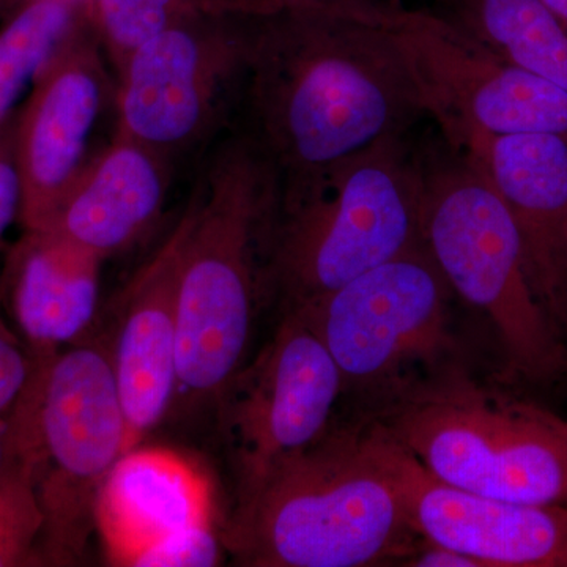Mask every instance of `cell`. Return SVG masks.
I'll return each mask as SVG.
<instances>
[{"label":"cell","mask_w":567,"mask_h":567,"mask_svg":"<svg viewBox=\"0 0 567 567\" xmlns=\"http://www.w3.org/2000/svg\"><path fill=\"white\" fill-rule=\"evenodd\" d=\"M238 107L279 183V212L317 196L377 142L425 117L386 25L322 9L252 17Z\"/></svg>","instance_id":"cell-1"},{"label":"cell","mask_w":567,"mask_h":567,"mask_svg":"<svg viewBox=\"0 0 567 567\" xmlns=\"http://www.w3.org/2000/svg\"><path fill=\"white\" fill-rule=\"evenodd\" d=\"M399 456L374 417L328 429L237 495L223 546L249 567L404 565L420 536Z\"/></svg>","instance_id":"cell-2"},{"label":"cell","mask_w":567,"mask_h":567,"mask_svg":"<svg viewBox=\"0 0 567 567\" xmlns=\"http://www.w3.org/2000/svg\"><path fill=\"white\" fill-rule=\"evenodd\" d=\"M279 183L244 132L213 151L189 197L193 218L178 282L177 393L169 417L215 413L248 361L267 297Z\"/></svg>","instance_id":"cell-3"},{"label":"cell","mask_w":567,"mask_h":567,"mask_svg":"<svg viewBox=\"0 0 567 567\" xmlns=\"http://www.w3.org/2000/svg\"><path fill=\"white\" fill-rule=\"evenodd\" d=\"M10 420L14 451L31 465L43 513L40 565H80L104 484L130 451L107 338L85 336L35 358Z\"/></svg>","instance_id":"cell-4"},{"label":"cell","mask_w":567,"mask_h":567,"mask_svg":"<svg viewBox=\"0 0 567 567\" xmlns=\"http://www.w3.org/2000/svg\"><path fill=\"white\" fill-rule=\"evenodd\" d=\"M415 148L421 230L436 267L494 324L517 374L555 379L567 365L565 344L529 286L505 200L484 167L439 132L424 133Z\"/></svg>","instance_id":"cell-5"},{"label":"cell","mask_w":567,"mask_h":567,"mask_svg":"<svg viewBox=\"0 0 567 567\" xmlns=\"http://www.w3.org/2000/svg\"><path fill=\"white\" fill-rule=\"evenodd\" d=\"M371 417L436 480L475 494L567 505V421L550 410L435 372Z\"/></svg>","instance_id":"cell-6"},{"label":"cell","mask_w":567,"mask_h":567,"mask_svg":"<svg viewBox=\"0 0 567 567\" xmlns=\"http://www.w3.org/2000/svg\"><path fill=\"white\" fill-rule=\"evenodd\" d=\"M421 245L415 137H385L350 159L317 196L279 212L267 297L282 309L312 303Z\"/></svg>","instance_id":"cell-7"},{"label":"cell","mask_w":567,"mask_h":567,"mask_svg":"<svg viewBox=\"0 0 567 567\" xmlns=\"http://www.w3.org/2000/svg\"><path fill=\"white\" fill-rule=\"evenodd\" d=\"M453 289L425 245L357 276L305 309L344 382L383 402L451 349Z\"/></svg>","instance_id":"cell-8"},{"label":"cell","mask_w":567,"mask_h":567,"mask_svg":"<svg viewBox=\"0 0 567 567\" xmlns=\"http://www.w3.org/2000/svg\"><path fill=\"white\" fill-rule=\"evenodd\" d=\"M252 17L177 18L134 52L117 81L115 132L175 162L238 107Z\"/></svg>","instance_id":"cell-9"},{"label":"cell","mask_w":567,"mask_h":567,"mask_svg":"<svg viewBox=\"0 0 567 567\" xmlns=\"http://www.w3.org/2000/svg\"><path fill=\"white\" fill-rule=\"evenodd\" d=\"M391 35L424 112L453 147L480 134L567 137V92L503 61L435 11L395 9Z\"/></svg>","instance_id":"cell-10"},{"label":"cell","mask_w":567,"mask_h":567,"mask_svg":"<svg viewBox=\"0 0 567 567\" xmlns=\"http://www.w3.org/2000/svg\"><path fill=\"white\" fill-rule=\"evenodd\" d=\"M344 382L305 309L281 323L230 380L215 415L237 477V495L331 427Z\"/></svg>","instance_id":"cell-11"},{"label":"cell","mask_w":567,"mask_h":567,"mask_svg":"<svg viewBox=\"0 0 567 567\" xmlns=\"http://www.w3.org/2000/svg\"><path fill=\"white\" fill-rule=\"evenodd\" d=\"M91 21L48 63L14 122L24 230L50 227L87 169L104 117L115 106L112 81Z\"/></svg>","instance_id":"cell-12"},{"label":"cell","mask_w":567,"mask_h":567,"mask_svg":"<svg viewBox=\"0 0 567 567\" xmlns=\"http://www.w3.org/2000/svg\"><path fill=\"white\" fill-rule=\"evenodd\" d=\"M192 205L115 298L110 342L130 450L171 415L177 393L178 282Z\"/></svg>","instance_id":"cell-13"},{"label":"cell","mask_w":567,"mask_h":567,"mask_svg":"<svg viewBox=\"0 0 567 567\" xmlns=\"http://www.w3.org/2000/svg\"><path fill=\"white\" fill-rule=\"evenodd\" d=\"M399 466L420 539L470 555L483 567H567L566 505L507 502L451 486L402 446Z\"/></svg>","instance_id":"cell-14"},{"label":"cell","mask_w":567,"mask_h":567,"mask_svg":"<svg viewBox=\"0 0 567 567\" xmlns=\"http://www.w3.org/2000/svg\"><path fill=\"white\" fill-rule=\"evenodd\" d=\"M465 153L505 200L520 238L529 286L548 320L567 330V137L480 134Z\"/></svg>","instance_id":"cell-15"},{"label":"cell","mask_w":567,"mask_h":567,"mask_svg":"<svg viewBox=\"0 0 567 567\" xmlns=\"http://www.w3.org/2000/svg\"><path fill=\"white\" fill-rule=\"evenodd\" d=\"M91 249L54 230H24L3 270V298L35 358L85 338L99 312L102 265Z\"/></svg>","instance_id":"cell-16"},{"label":"cell","mask_w":567,"mask_h":567,"mask_svg":"<svg viewBox=\"0 0 567 567\" xmlns=\"http://www.w3.org/2000/svg\"><path fill=\"white\" fill-rule=\"evenodd\" d=\"M173 167L158 152L114 130L44 230L103 260L128 251L162 218Z\"/></svg>","instance_id":"cell-17"},{"label":"cell","mask_w":567,"mask_h":567,"mask_svg":"<svg viewBox=\"0 0 567 567\" xmlns=\"http://www.w3.org/2000/svg\"><path fill=\"white\" fill-rule=\"evenodd\" d=\"M204 527H212L207 484L166 451L130 450L100 495L96 529L117 565L141 566L153 548Z\"/></svg>","instance_id":"cell-18"},{"label":"cell","mask_w":567,"mask_h":567,"mask_svg":"<svg viewBox=\"0 0 567 567\" xmlns=\"http://www.w3.org/2000/svg\"><path fill=\"white\" fill-rule=\"evenodd\" d=\"M435 13L503 61L567 92V29L540 0H439Z\"/></svg>","instance_id":"cell-19"},{"label":"cell","mask_w":567,"mask_h":567,"mask_svg":"<svg viewBox=\"0 0 567 567\" xmlns=\"http://www.w3.org/2000/svg\"><path fill=\"white\" fill-rule=\"evenodd\" d=\"M89 24L85 0H20L0 24V136L48 63Z\"/></svg>","instance_id":"cell-20"},{"label":"cell","mask_w":567,"mask_h":567,"mask_svg":"<svg viewBox=\"0 0 567 567\" xmlns=\"http://www.w3.org/2000/svg\"><path fill=\"white\" fill-rule=\"evenodd\" d=\"M41 532L43 513L31 465L13 450L9 468L0 477V567L40 565Z\"/></svg>","instance_id":"cell-21"},{"label":"cell","mask_w":567,"mask_h":567,"mask_svg":"<svg viewBox=\"0 0 567 567\" xmlns=\"http://www.w3.org/2000/svg\"><path fill=\"white\" fill-rule=\"evenodd\" d=\"M85 6L115 78L142 44L177 20L152 0H85Z\"/></svg>","instance_id":"cell-22"},{"label":"cell","mask_w":567,"mask_h":567,"mask_svg":"<svg viewBox=\"0 0 567 567\" xmlns=\"http://www.w3.org/2000/svg\"><path fill=\"white\" fill-rule=\"evenodd\" d=\"M230 3L244 17H260L284 9H322L375 25H388L398 9V3L386 0H230Z\"/></svg>","instance_id":"cell-23"},{"label":"cell","mask_w":567,"mask_h":567,"mask_svg":"<svg viewBox=\"0 0 567 567\" xmlns=\"http://www.w3.org/2000/svg\"><path fill=\"white\" fill-rule=\"evenodd\" d=\"M35 371V358L0 316V416L20 401Z\"/></svg>","instance_id":"cell-24"},{"label":"cell","mask_w":567,"mask_h":567,"mask_svg":"<svg viewBox=\"0 0 567 567\" xmlns=\"http://www.w3.org/2000/svg\"><path fill=\"white\" fill-rule=\"evenodd\" d=\"M17 122V121H14ZM21 178L14 152V123L0 136V246L21 215Z\"/></svg>","instance_id":"cell-25"},{"label":"cell","mask_w":567,"mask_h":567,"mask_svg":"<svg viewBox=\"0 0 567 567\" xmlns=\"http://www.w3.org/2000/svg\"><path fill=\"white\" fill-rule=\"evenodd\" d=\"M404 566L413 567H483L480 561L462 551L420 539Z\"/></svg>","instance_id":"cell-26"},{"label":"cell","mask_w":567,"mask_h":567,"mask_svg":"<svg viewBox=\"0 0 567 567\" xmlns=\"http://www.w3.org/2000/svg\"><path fill=\"white\" fill-rule=\"evenodd\" d=\"M174 18L193 14H238L230 0H152ZM241 17V14H240Z\"/></svg>","instance_id":"cell-27"},{"label":"cell","mask_w":567,"mask_h":567,"mask_svg":"<svg viewBox=\"0 0 567 567\" xmlns=\"http://www.w3.org/2000/svg\"><path fill=\"white\" fill-rule=\"evenodd\" d=\"M13 458V432H11L10 413L0 416V477L9 468Z\"/></svg>","instance_id":"cell-28"},{"label":"cell","mask_w":567,"mask_h":567,"mask_svg":"<svg viewBox=\"0 0 567 567\" xmlns=\"http://www.w3.org/2000/svg\"><path fill=\"white\" fill-rule=\"evenodd\" d=\"M567 29V0H540Z\"/></svg>","instance_id":"cell-29"},{"label":"cell","mask_w":567,"mask_h":567,"mask_svg":"<svg viewBox=\"0 0 567 567\" xmlns=\"http://www.w3.org/2000/svg\"><path fill=\"white\" fill-rule=\"evenodd\" d=\"M20 0H0V24L6 20L7 14L13 9Z\"/></svg>","instance_id":"cell-30"}]
</instances>
